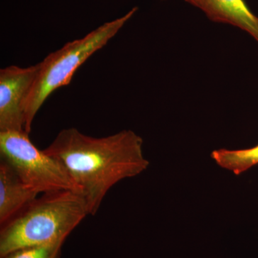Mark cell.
<instances>
[{
    "instance_id": "cell-1",
    "label": "cell",
    "mask_w": 258,
    "mask_h": 258,
    "mask_svg": "<svg viewBox=\"0 0 258 258\" xmlns=\"http://www.w3.org/2000/svg\"><path fill=\"white\" fill-rule=\"evenodd\" d=\"M44 151L64 166L91 215L115 184L139 175L149 165L143 140L130 130L97 138L66 128Z\"/></svg>"
},
{
    "instance_id": "cell-2",
    "label": "cell",
    "mask_w": 258,
    "mask_h": 258,
    "mask_svg": "<svg viewBox=\"0 0 258 258\" xmlns=\"http://www.w3.org/2000/svg\"><path fill=\"white\" fill-rule=\"evenodd\" d=\"M88 214L79 193L42 194L16 217L2 226L1 257L18 249L61 244Z\"/></svg>"
},
{
    "instance_id": "cell-3",
    "label": "cell",
    "mask_w": 258,
    "mask_h": 258,
    "mask_svg": "<svg viewBox=\"0 0 258 258\" xmlns=\"http://www.w3.org/2000/svg\"><path fill=\"white\" fill-rule=\"evenodd\" d=\"M134 8L126 14L105 23L86 36L68 42L51 52L38 63V71L25 104V131L28 134L37 112L57 88L67 86L76 71L111 40L137 13Z\"/></svg>"
},
{
    "instance_id": "cell-4",
    "label": "cell",
    "mask_w": 258,
    "mask_h": 258,
    "mask_svg": "<svg viewBox=\"0 0 258 258\" xmlns=\"http://www.w3.org/2000/svg\"><path fill=\"white\" fill-rule=\"evenodd\" d=\"M25 131L0 132V154L25 184L39 195L60 191L79 193L62 164L37 149Z\"/></svg>"
},
{
    "instance_id": "cell-5",
    "label": "cell",
    "mask_w": 258,
    "mask_h": 258,
    "mask_svg": "<svg viewBox=\"0 0 258 258\" xmlns=\"http://www.w3.org/2000/svg\"><path fill=\"white\" fill-rule=\"evenodd\" d=\"M38 64L0 70V132L25 131V104Z\"/></svg>"
},
{
    "instance_id": "cell-6",
    "label": "cell",
    "mask_w": 258,
    "mask_h": 258,
    "mask_svg": "<svg viewBox=\"0 0 258 258\" xmlns=\"http://www.w3.org/2000/svg\"><path fill=\"white\" fill-rule=\"evenodd\" d=\"M216 23L233 25L247 32L258 42V18L244 0H184Z\"/></svg>"
},
{
    "instance_id": "cell-7",
    "label": "cell",
    "mask_w": 258,
    "mask_h": 258,
    "mask_svg": "<svg viewBox=\"0 0 258 258\" xmlns=\"http://www.w3.org/2000/svg\"><path fill=\"white\" fill-rule=\"evenodd\" d=\"M39 194L23 182L5 161L0 162V224L5 225L16 217Z\"/></svg>"
},
{
    "instance_id": "cell-8",
    "label": "cell",
    "mask_w": 258,
    "mask_h": 258,
    "mask_svg": "<svg viewBox=\"0 0 258 258\" xmlns=\"http://www.w3.org/2000/svg\"><path fill=\"white\" fill-rule=\"evenodd\" d=\"M211 157L223 169L240 175L258 164V144L249 149L230 150L218 149L212 153Z\"/></svg>"
},
{
    "instance_id": "cell-9",
    "label": "cell",
    "mask_w": 258,
    "mask_h": 258,
    "mask_svg": "<svg viewBox=\"0 0 258 258\" xmlns=\"http://www.w3.org/2000/svg\"><path fill=\"white\" fill-rule=\"evenodd\" d=\"M61 244L36 246L18 249L2 258H55Z\"/></svg>"
}]
</instances>
